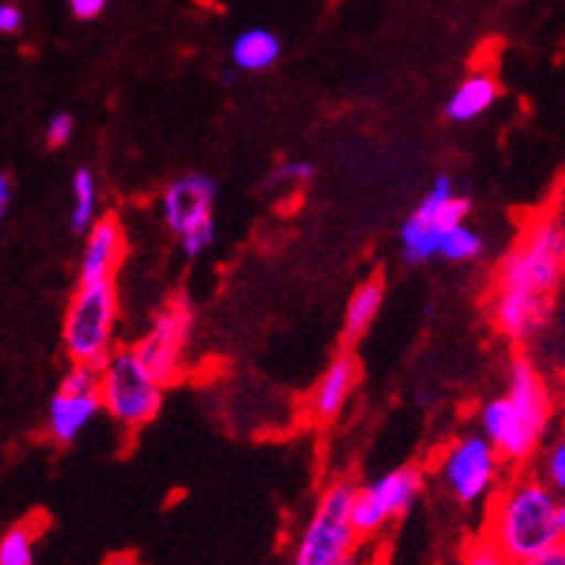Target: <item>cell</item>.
I'll use <instances>...</instances> for the list:
<instances>
[{
  "instance_id": "16",
  "label": "cell",
  "mask_w": 565,
  "mask_h": 565,
  "mask_svg": "<svg viewBox=\"0 0 565 565\" xmlns=\"http://www.w3.org/2000/svg\"><path fill=\"white\" fill-rule=\"evenodd\" d=\"M280 38L266 26H252V30L239 32L231 44V64L237 73H266L280 61Z\"/></svg>"
},
{
  "instance_id": "20",
  "label": "cell",
  "mask_w": 565,
  "mask_h": 565,
  "mask_svg": "<svg viewBox=\"0 0 565 565\" xmlns=\"http://www.w3.org/2000/svg\"><path fill=\"white\" fill-rule=\"evenodd\" d=\"M312 179V162H306V159H282V162L277 164V168H271L268 177L263 179V191H266V194H289V191L306 188Z\"/></svg>"
},
{
  "instance_id": "15",
  "label": "cell",
  "mask_w": 565,
  "mask_h": 565,
  "mask_svg": "<svg viewBox=\"0 0 565 565\" xmlns=\"http://www.w3.org/2000/svg\"><path fill=\"white\" fill-rule=\"evenodd\" d=\"M499 98V84L491 73H473L468 75L459 87L454 89V96L447 98V119L456 125L473 121L479 116L491 110Z\"/></svg>"
},
{
  "instance_id": "7",
  "label": "cell",
  "mask_w": 565,
  "mask_h": 565,
  "mask_svg": "<svg viewBox=\"0 0 565 565\" xmlns=\"http://www.w3.org/2000/svg\"><path fill=\"white\" fill-rule=\"evenodd\" d=\"M216 182L205 173H182L159 196L164 225L179 239L188 260H200L216 239Z\"/></svg>"
},
{
  "instance_id": "9",
  "label": "cell",
  "mask_w": 565,
  "mask_h": 565,
  "mask_svg": "<svg viewBox=\"0 0 565 565\" xmlns=\"http://www.w3.org/2000/svg\"><path fill=\"white\" fill-rule=\"evenodd\" d=\"M470 200L456 191L454 179L441 173L433 179L430 191L424 194L413 214L402 223L398 239H402V252L407 263H427L439 254V243L445 231L454 225L468 223Z\"/></svg>"
},
{
  "instance_id": "1",
  "label": "cell",
  "mask_w": 565,
  "mask_h": 565,
  "mask_svg": "<svg viewBox=\"0 0 565 565\" xmlns=\"http://www.w3.org/2000/svg\"><path fill=\"white\" fill-rule=\"evenodd\" d=\"M565 277V246L557 211H540L513 239L493 271L488 318L499 335L525 343L548 320L551 300Z\"/></svg>"
},
{
  "instance_id": "5",
  "label": "cell",
  "mask_w": 565,
  "mask_h": 565,
  "mask_svg": "<svg viewBox=\"0 0 565 565\" xmlns=\"http://www.w3.org/2000/svg\"><path fill=\"white\" fill-rule=\"evenodd\" d=\"M119 295L116 282H87L73 291L64 315V352L73 366L98 370L116 350Z\"/></svg>"
},
{
  "instance_id": "28",
  "label": "cell",
  "mask_w": 565,
  "mask_h": 565,
  "mask_svg": "<svg viewBox=\"0 0 565 565\" xmlns=\"http://www.w3.org/2000/svg\"><path fill=\"white\" fill-rule=\"evenodd\" d=\"M12 196H15V185L9 173H0V220H7L9 209H12Z\"/></svg>"
},
{
  "instance_id": "8",
  "label": "cell",
  "mask_w": 565,
  "mask_h": 565,
  "mask_svg": "<svg viewBox=\"0 0 565 565\" xmlns=\"http://www.w3.org/2000/svg\"><path fill=\"white\" fill-rule=\"evenodd\" d=\"M502 468L505 461L482 433H465L445 447L436 473L459 505H482L502 484Z\"/></svg>"
},
{
  "instance_id": "10",
  "label": "cell",
  "mask_w": 565,
  "mask_h": 565,
  "mask_svg": "<svg viewBox=\"0 0 565 565\" xmlns=\"http://www.w3.org/2000/svg\"><path fill=\"white\" fill-rule=\"evenodd\" d=\"M422 491L424 470L418 465H404V468L370 479L366 484H358L355 502H352V525H355L361 543L379 536L395 520H402L404 513L416 505Z\"/></svg>"
},
{
  "instance_id": "22",
  "label": "cell",
  "mask_w": 565,
  "mask_h": 565,
  "mask_svg": "<svg viewBox=\"0 0 565 565\" xmlns=\"http://www.w3.org/2000/svg\"><path fill=\"white\" fill-rule=\"evenodd\" d=\"M540 479H543L559 499H565V433L545 450L543 477Z\"/></svg>"
},
{
  "instance_id": "18",
  "label": "cell",
  "mask_w": 565,
  "mask_h": 565,
  "mask_svg": "<svg viewBox=\"0 0 565 565\" xmlns=\"http://www.w3.org/2000/svg\"><path fill=\"white\" fill-rule=\"evenodd\" d=\"M98 216H102V194H98V179L89 168H78L73 177V214L70 228L75 234H87Z\"/></svg>"
},
{
  "instance_id": "12",
  "label": "cell",
  "mask_w": 565,
  "mask_h": 565,
  "mask_svg": "<svg viewBox=\"0 0 565 565\" xmlns=\"http://www.w3.org/2000/svg\"><path fill=\"white\" fill-rule=\"evenodd\" d=\"M98 413H105L102 398H98V370L70 366L50 402V413H46V427H50L53 441L73 445L89 424L96 422Z\"/></svg>"
},
{
  "instance_id": "19",
  "label": "cell",
  "mask_w": 565,
  "mask_h": 565,
  "mask_svg": "<svg viewBox=\"0 0 565 565\" xmlns=\"http://www.w3.org/2000/svg\"><path fill=\"white\" fill-rule=\"evenodd\" d=\"M44 531L41 516L18 522L0 536V565H35V543Z\"/></svg>"
},
{
  "instance_id": "14",
  "label": "cell",
  "mask_w": 565,
  "mask_h": 565,
  "mask_svg": "<svg viewBox=\"0 0 565 565\" xmlns=\"http://www.w3.org/2000/svg\"><path fill=\"white\" fill-rule=\"evenodd\" d=\"M361 379V366L352 350H341L329 366L323 370L320 381L315 384L309 402H306V416L312 424H332L343 413L347 402L352 398Z\"/></svg>"
},
{
  "instance_id": "26",
  "label": "cell",
  "mask_w": 565,
  "mask_h": 565,
  "mask_svg": "<svg viewBox=\"0 0 565 565\" xmlns=\"http://www.w3.org/2000/svg\"><path fill=\"white\" fill-rule=\"evenodd\" d=\"M23 26V12L15 3H0V35H15Z\"/></svg>"
},
{
  "instance_id": "4",
  "label": "cell",
  "mask_w": 565,
  "mask_h": 565,
  "mask_svg": "<svg viewBox=\"0 0 565 565\" xmlns=\"http://www.w3.org/2000/svg\"><path fill=\"white\" fill-rule=\"evenodd\" d=\"M355 488L352 479H335L320 491L309 520L295 540L289 565H338L361 548V536L352 525Z\"/></svg>"
},
{
  "instance_id": "24",
  "label": "cell",
  "mask_w": 565,
  "mask_h": 565,
  "mask_svg": "<svg viewBox=\"0 0 565 565\" xmlns=\"http://www.w3.org/2000/svg\"><path fill=\"white\" fill-rule=\"evenodd\" d=\"M459 565H513V563H508V559L502 557L491 543H484L482 536H473V540L465 545V551H461Z\"/></svg>"
},
{
  "instance_id": "2",
  "label": "cell",
  "mask_w": 565,
  "mask_h": 565,
  "mask_svg": "<svg viewBox=\"0 0 565 565\" xmlns=\"http://www.w3.org/2000/svg\"><path fill=\"white\" fill-rule=\"evenodd\" d=\"M554 416V398L543 372L529 355H513L508 390L479 409V433L491 441L505 465H529L543 447Z\"/></svg>"
},
{
  "instance_id": "6",
  "label": "cell",
  "mask_w": 565,
  "mask_h": 565,
  "mask_svg": "<svg viewBox=\"0 0 565 565\" xmlns=\"http://www.w3.org/2000/svg\"><path fill=\"white\" fill-rule=\"evenodd\" d=\"M164 387L153 372L141 364L134 347L113 350L105 364L98 366V398L102 409L125 430L148 427L162 409Z\"/></svg>"
},
{
  "instance_id": "23",
  "label": "cell",
  "mask_w": 565,
  "mask_h": 565,
  "mask_svg": "<svg viewBox=\"0 0 565 565\" xmlns=\"http://www.w3.org/2000/svg\"><path fill=\"white\" fill-rule=\"evenodd\" d=\"M75 134V119H73V113L67 110H58L53 113V119L46 121V148L50 150H58V148H67L70 139H73Z\"/></svg>"
},
{
  "instance_id": "31",
  "label": "cell",
  "mask_w": 565,
  "mask_h": 565,
  "mask_svg": "<svg viewBox=\"0 0 565 565\" xmlns=\"http://www.w3.org/2000/svg\"><path fill=\"white\" fill-rule=\"evenodd\" d=\"M557 540L565 545V499H559L557 508Z\"/></svg>"
},
{
  "instance_id": "25",
  "label": "cell",
  "mask_w": 565,
  "mask_h": 565,
  "mask_svg": "<svg viewBox=\"0 0 565 565\" xmlns=\"http://www.w3.org/2000/svg\"><path fill=\"white\" fill-rule=\"evenodd\" d=\"M67 3L70 12H73L78 21H96V18L105 12L110 0H67Z\"/></svg>"
},
{
  "instance_id": "32",
  "label": "cell",
  "mask_w": 565,
  "mask_h": 565,
  "mask_svg": "<svg viewBox=\"0 0 565 565\" xmlns=\"http://www.w3.org/2000/svg\"><path fill=\"white\" fill-rule=\"evenodd\" d=\"M559 228H563V246H565V209L563 211H559Z\"/></svg>"
},
{
  "instance_id": "21",
  "label": "cell",
  "mask_w": 565,
  "mask_h": 565,
  "mask_svg": "<svg viewBox=\"0 0 565 565\" xmlns=\"http://www.w3.org/2000/svg\"><path fill=\"white\" fill-rule=\"evenodd\" d=\"M484 248V239L473 225L459 223L450 231H445V237L439 243V257L450 263H470L477 260Z\"/></svg>"
},
{
  "instance_id": "17",
  "label": "cell",
  "mask_w": 565,
  "mask_h": 565,
  "mask_svg": "<svg viewBox=\"0 0 565 565\" xmlns=\"http://www.w3.org/2000/svg\"><path fill=\"white\" fill-rule=\"evenodd\" d=\"M381 306H384V280L381 277H366L361 286L347 300V312H343V338L347 341H358L366 329L372 327V320L379 318Z\"/></svg>"
},
{
  "instance_id": "27",
  "label": "cell",
  "mask_w": 565,
  "mask_h": 565,
  "mask_svg": "<svg viewBox=\"0 0 565 565\" xmlns=\"http://www.w3.org/2000/svg\"><path fill=\"white\" fill-rule=\"evenodd\" d=\"M520 565H565V545H551L548 551H543V554H536V557L525 559V563Z\"/></svg>"
},
{
  "instance_id": "3",
  "label": "cell",
  "mask_w": 565,
  "mask_h": 565,
  "mask_svg": "<svg viewBox=\"0 0 565 565\" xmlns=\"http://www.w3.org/2000/svg\"><path fill=\"white\" fill-rule=\"evenodd\" d=\"M559 497L531 473H516L502 482L484 513L482 540L508 559L520 565L557 545Z\"/></svg>"
},
{
  "instance_id": "29",
  "label": "cell",
  "mask_w": 565,
  "mask_h": 565,
  "mask_svg": "<svg viewBox=\"0 0 565 565\" xmlns=\"http://www.w3.org/2000/svg\"><path fill=\"white\" fill-rule=\"evenodd\" d=\"M338 565H375V557H372L370 551H366L364 545H361V548H358L355 554H350V557L341 559V563H338Z\"/></svg>"
},
{
  "instance_id": "30",
  "label": "cell",
  "mask_w": 565,
  "mask_h": 565,
  "mask_svg": "<svg viewBox=\"0 0 565 565\" xmlns=\"http://www.w3.org/2000/svg\"><path fill=\"white\" fill-rule=\"evenodd\" d=\"M105 565H141V559L136 554H130V551H119V554H110L105 559Z\"/></svg>"
},
{
  "instance_id": "13",
  "label": "cell",
  "mask_w": 565,
  "mask_h": 565,
  "mask_svg": "<svg viewBox=\"0 0 565 565\" xmlns=\"http://www.w3.org/2000/svg\"><path fill=\"white\" fill-rule=\"evenodd\" d=\"M127 257V234L119 216H98L87 231L78 266V282H113Z\"/></svg>"
},
{
  "instance_id": "11",
  "label": "cell",
  "mask_w": 565,
  "mask_h": 565,
  "mask_svg": "<svg viewBox=\"0 0 565 565\" xmlns=\"http://www.w3.org/2000/svg\"><path fill=\"white\" fill-rule=\"evenodd\" d=\"M194 329V309L185 295H173L168 303L153 315L150 329L139 338L134 352L139 361L153 372L162 387H171L185 372V347Z\"/></svg>"
}]
</instances>
